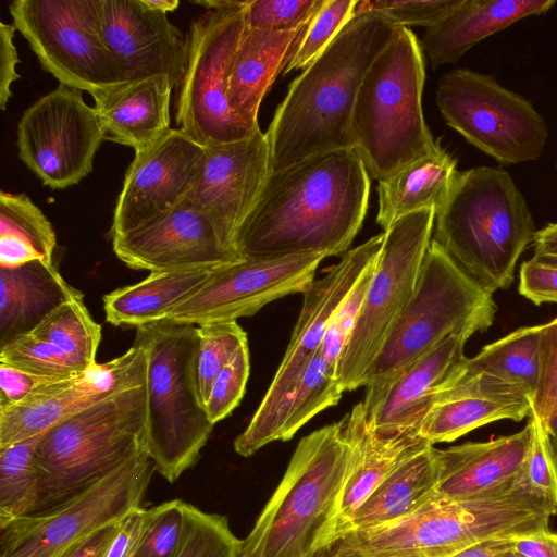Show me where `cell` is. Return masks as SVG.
I'll list each match as a JSON object with an SVG mask.
<instances>
[{
  "label": "cell",
  "mask_w": 557,
  "mask_h": 557,
  "mask_svg": "<svg viewBox=\"0 0 557 557\" xmlns=\"http://www.w3.org/2000/svg\"><path fill=\"white\" fill-rule=\"evenodd\" d=\"M370 175L354 149L310 157L269 173L240 225L242 257L347 252L361 228Z\"/></svg>",
  "instance_id": "1"
},
{
  "label": "cell",
  "mask_w": 557,
  "mask_h": 557,
  "mask_svg": "<svg viewBox=\"0 0 557 557\" xmlns=\"http://www.w3.org/2000/svg\"><path fill=\"white\" fill-rule=\"evenodd\" d=\"M398 28L380 13L356 14L293 81L265 133L269 173L318 154L354 149L358 89Z\"/></svg>",
  "instance_id": "2"
},
{
  "label": "cell",
  "mask_w": 557,
  "mask_h": 557,
  "mask_svg": "<svg viewBox=\"0 0 557 557\" xmlns=\"http://www.w3.org/2000/svg\"><path fill=\"white\" fill-rule=\"evenodd\" d=\"M339 421L302 437L238 557H319L332 544L349 474Z\"/></svg>",
  "instance_id": "3"
},
{
  "label": "cell",
  "mask_w": 557,
  "mask_h": 557,
  "mask_svg": "<svg viewBox=\"0 0 557 557\" xmlns=\"http://www.w3.org/2000/svg\"><path fill=\"white\" fill-rule=\"evenodd\" d=\"M434 231L433 239L491 294L511 285L517 262L536 233L510 174L490 166L458 171Z\"/></svg>",
  "instance_id": "4"
},
{
  "label": "cell",
  "mask_w": 557,
  "mask_h": 557,
  "mask_svg": "<svg viewBox=\"0 0 557 557\" xmlns=\"http://www.w3.org/2000/svg\"><path fill=\"white\" fill-rule=\"evenodd\" d=\"M424 78L421 44L399 27L364 74L352 111L354 150L372 178H386L436 148L422 110Z\"/></svg>",
  "instance_id": "5"
},
{
  "label": "cell",
  "mask_w": 557,
  "mask_h": 557,
  "mask_svg": "<svg viewBox=\"0 0 557 557\" xmlns=\"http://www.w3.org/2000/svg\"><path fill=\"white\" fill-rule=\"evenodd\" d=\"M146 385L119 392L42 433L35 509H52L88 490L146 449ZM30 515V513H29Z\"/></svg>",
  "instance_id": "6"
},
{
  "label": "cell",
  "mask_w": 557,
  "mask_h": 557,
  "mask_svg": "<svg viewBox=\"0 0 557 557\" xmlns=\"http://www.w3.org/2000/svg\"><path fill=\"white\" fill-rule=\"evenodd\" d=\"M136 330L148 361L147 453L156 471L174 483L197 463L214 426L197 392V326L161 320Z\"/></svg>",
  "instance_id": "7"
},
{
  "label": "cell",
  "mask_w": 557,
  "mask_h": 557,
  "mask_svg": "<svg viewBox=\"0 0 557 557\" xmlns=\"http://www.w3.org/2000/svg\"><path fill=\"white\" fill-rule=\"evenodd\" d=\"M527 527L516 494L461 499L435 494L401 520L344 534L327 552L330 557H450L486 540L519 537Z\"/></svg>",
  "instance_id": "8"
},
{
  "label": "cell",
  "mask_w": 557,
  "mask_h": 557,
  "mask_svg": "<svg viewBox=\"0 0 557 557\" xmlns=\"http://www.w3.org/2000/svg\"><path fill=\"white\" fill-rule=\"evenodd\" d=\"M497 306L493 294L466 274L433 238L414 292L379 354L362 386L382 384L467 327L486 331Z\"/></svg>",
  "instance_id": "9"
},
{
  "label": "cell",
  "mask_w": 557,
  "mask_h": 557,
  "mask_svg": "<svg viewBox=\"0 0 557 557\" xmlns=\"http://www.w3.org/2000/svg\"><path fill=\"white\" fill-rule=\"evenodd\" d=\"M384 242L379 234L349 249L304 292V301L280 367L247 428L234 441L235 451L249 457L281 441L301 376L319 351L329 323L364 271L377 259Z\"/></svg>",
  "instance_id": "10"
},
{
  "label": "cell",
  "mask_w": 557,
  "mask_h": 557,
  "mask_svg": "<svg viewBox=\"0 0 557 557\" xmlns=\"http://www.w3.org/2000/svg\"><path fill=\"white\" fill-rule=\"evenodd\" d=\"M247 0H223L206 10L186 34V59L176 87V126L199 145L212 146L252 136L228 103V70L246 28Z\"/></svg>",
  "instance_id": "11"
},
{
  "label": "cell",
  "mask_w": 557,
  "mask_h": 557,
  "mask_svg": "<svg viewBox=\"0 0 557 557\" xmlns=\"http://www.w3.org/2000/svg\"><path fill=\"white\" fill-rule=\"evenodd\" d=\"M435 101L448 126L502 165L536 160L545 148V119L491 74L451 70L441 76Z\"/></svg>",
  "instance_id": "12"
},
{
  "label": "cell",
  "mask_w": 557,
  "mask_h": 557,
  "mask_svg": "<svg viewBox=\"0 0 557 557\" xmlns=\"http://www.w3.org/2000/svg\"><path fill=\"white\" fill-rule=\"evenodd\" d=\"M433 210L410 213L384 233V242L357 322L337 368L344 392L362 386L385 338L410 300L435 223Z\"/></svg>",
  "instance_id": "13"
},
{
  "label": "cell",
  "mask_w": 557,
  "mask_h": 557,
  "mask_svg": "<svg viewBox=\"0 0 557 557\" xmlns=\"http://www.w3.org/2000/svg\"><path fill=\"white\" fill-rule=\"evenodd\" d=\"M16 30L60 84L98 92L127 82L102 36L99 0H14Z\"/></svg>",
  "instance_id": "14"
},
{
  "label": "cell",
  "mask_w": 557,
  "mask_h": 557,
  "mask_svg": "<svg viewBox=\"0 0 557 557\" xmlns=\"http://www.w3.org/2000/svg\"><path fill=\"white\" fill-rule=\"evenodd\" d=\"M156 466L146 449L101 481L47 511L0 528V557H54L75 542L141 507Z\"/></svg>",
  "instance_id": "15"
},
{
  "label": "cell",
  "mask_w": 557,
  "mask_h": 557,
  "mask_svg": "<svg viewBox=\"0 0 557 557\" xmlns=\"http://www.w3.org/2000/svg\"><path fill=\"white\" fill-rule=\"evenodd\" d=\"M107 133L95 107L83 91L59 84L22 114L16 128L21 161L52 189H65L84 180Z\"/></svg>",
  "instance_id": "16"
},
{
  "label": "cell",
  "mask_w": 557,
  "mask_h": 557,
  "mask_svg": "<svg viewBox=\"0 0 557 557\" xmlns=\"http://www.w3.org/2000/svg\"><path fill=\"white\" fill-rule=\"evenodd\" d=\"M327 256L320 252L244 257L215 269L211 276L163 320L202 325L250 317L263 306L295 293H302Z\"/></svg>",
  "instance_id": "17"
},
{
  "label": "cell",
  "mask_w": 557,
  "mask_h": 557,
  "mask_svg": "<svg viewBox=\"0 0 557 557\" xmlns=\"http://www.w3.org/2000/svg\"><path fill=\"white\" fill-rule=\"evenodd\" d=\"M111 239L121 261L132 269L150 272L216 269L244 258L212 218L188 196Z\"/></svg>",
  "instance_id": "18"
},
{
  "label": "cell",
  "mask_w": 557,
  "mask_h": 557,
  "mask_svg": "<svg viewBox=\"0 0 557 557\" xmlns=\"http://www.w3.org/2000/svg\"><path fill=\"white\" fill-rule=\"evenodd\" d=\"M147 369L146 346L136 337L123 355L106 363H96L79 375L55 382L0 410V449L41 434L119 392L146 385Z\"/></svg>",
  "instance_id": "19"
},
{
  "label": "cell",
  "mask_w": 557,
  "mask_h": 557,
  "mask_svg": "<svg viewBox=\"0 0 557 557\" xmlns=\"http://www.w3.org/2000/svg\"><path fill=\"white\" fill-rule=\"evenodd\" d=\"M206 147L170 128L135 152L117 196L110 237L132 231L186 198L201 175Z\"/></svg>",
  "instance_id": "20"
},
{
  "label": "cell",
  "mask_w": 557,
  "mask_h": 557,
  "mask_svg": "<svg viewBox=\"0 0 557 557\" xmlns=\"http://www.w3.org/2000/svg\"><path fill=\"white\" fill-rule=\"evenodd\" d=\"M475 332L454 333L391 380L367 386L362 406L372 431L381 437L419 435L436 397L459 375L465 345Z\"/></svg>",
  "instance_id": "21"
},
{
  "label": "cell",
  "mask_w": 557,
  "mask_h": 557,
  "mask_svg": "<svg viewBox=\"0 0 557 557\" xmlns=\"http://www.w3.org/2000/svg\"><path fill=\"white\" fill-rule=\"evenodd\" d=\"M102 36L126 81L169 77L176 89L185 66L186 36L168 14L144 0H99Z\"/></svg>",
  "instance_id": "22"
},
{
  "label": "cell",
  "mask_w": 557,
  "mask_h": 557,
  "mask_svg": "<svg viewBox=\"0 0 557 557\" xmlns=\"http://www.w3.org/2000/svg\"><path fill=\"white\" fill-rule=\"evenodd\" d=\"M268 175L269 146L260 129L245 139L206 148L201 175L188 197L212 218L237 249L238 230Z\"/></svg>",
  "instance_id": "23"
},
{
  "label": "cell",
  "mask_w": 557,
  "mask_h": 557,
  "mask_svg": "<svg viewBox=\"0 0 557 557\" xmlns=\"http://www.w3.org/2000/svg\"><path fill=\"white\" fill-rule=\"evenodd\" d=\"M530 444L528 422L523 430L508 436L437 449L435 493L454 499L480 498L530 486L523 474Z\"/></svg>",
  "instance_id": "24"
},
{
  "label": "cell",
  "mask_w": 557,
  "mask_h": 557,
  "mask_svg": "<svg viewBox=\"0 0 557 557\" xmlns=\"http://www.w3.org/2000/svg\"><path fill=\"white\" fill-rule=\"evenodd\" d=\"M339 424L350 447V466L335 521L332 544L346 532L354 515L374 490L405 459L430 444L419 435L406 434L393 437L376 435L368 422L362 401L355 405Z\"/></svg>",
  "instance_id": "25"
},
{
  "label": "cell",
  "mask_w": 557,
  "mask_h": 557,
  "mask_svg": "<svg viewBox=\"0 0 557 557\" xmlns=\"http://www.w3.org/2000/svg\"><path fill=\"white\" fill-rule=\"evenodd\" d=\"M532 413V400L511 388L481 380H456L435 399L419 435L434 445L451 442L499 420L521 421Z\"/></svg>",
  "instance_id": "26"
},
{
  "label": "cell",
  "mask_w": 557,
  "mask_h": 557,
  "mask_svg": "<svg viewBox=\"0 0 557 557\" xmlns=\"http://www.w3.org/2000/svg\"><path fill=\"white\" fill-rule=\"evenodd\" d=\"M311 21L297 30L245 28L228 70V103L235 117L250 129H260L261 101L293 59Z\"/></svg>",
  "instance_id": "27"
},
{
  "label": "cell",
  "mask_w": 557,
  "mask_h": 557,
  "mask_svg": "<svg viewBox=\"0 0 557 557\" xmlns=\"http://www.w3.org/2000/svg\"><path fill=\"white\" fill-rule=\"evenodd\" d=\"M174 87L164 75L127 81L92 96L107 140L139 151L163 136L170 127Z\"/></svg>",
  "instance_id": "28"
},
{
  "label": "cell",
  "mask_w": 557,
  "mask_h": 557,
  "mask_svg": "<svg viewBox=\"0 0 557 557\" xmlns=\"http://www.w3.org/2000/svg\"><path fill=\"white\" fill-rule=\"evenodd\" d=\"M555 4L554 0H461L425 30L421 47L433 69L455 63L484 38L524 17L544 14Z\"/></svg>",
  "instance_id": "29"
},
{
  "label": "cell",
  "mask_w": 557,
  "mask_h": 557,
  "mask_svg": "<svg viewBox=\"0 0 557 557\" xmlns=\"http://www.w3.org/2000/svg\"><path fill=\"white\" fill-rule=\"evenodd\" d=\"M75 297L84 296L53 263L36 260L15 268L0 267V346L33 332L53 310Z\"/></svg>",
  "instance_id": "30"
},
{
  "label": "cell",
  "mask_w": 557,
  "mask_h": 557,
  "mask_svg": "<svg viewBox=\"0 0 557 557\" xmlns=\"http://www.w3.org/2000/svg\"><path fill=\"white\" fill-rule=\"evenodd\" d=\"M456 166L457 160L438 143L431 153L380 180L376 223L383 232L413 212L433 210L436 214L448 198L458 173Z\"/></svg>",
  "instance_id": "31"
},
{
  "label": "cell",
  "mask_w": 557,
  "mask_h": 557,
  "mask_svg": "<svg viewBox=\"0 0 557 557\" xmlns=\"http://www.w3.org/2000/svg\"><path fill=\"white\" fill-rule=\"evenodd\" d=\"M438 476L437 448L426 444L374 490L356 511L344 534L391 524L416 512L436 494Z\"/></svg>",
  "instance_id": "32"
},
{
  "label": "cell",
  "mask_w": 557,
  "mask_h": 557,
  "mask_svg": "<svg viewBox=\"0 0 557 557\" xmlns=\"http://www.w3.org/2000/svg\"><path fill=\"white\" fill-rule=\"evenodd\" d=\"M214 270L150 272L145 280L117 288L103 297L106 319L115 326L128 325L136 329L161 321L203 285Z\"/></svg>",
  "instance_id": "33"
},
{
  "label": "cell",
  "mask_w": 557,
  "mask_h": 557,
  "mask_svg": "<svg viewBox=\"0 0 557 557\" xmlns=\"http://www.w3.org/2000/svg\"><path fill=\"white\" fill-rule=\"evenodd\" d=\"M540 325L520 327L467 358L458 379H480L534 399L540 374Z\"/></svg>",
  "instance_id": "34"
},
{
  "label": "cell",
  "mask_w": 557,
  "mask_h": 557,
  "mask_svg": "<svg viewBox=\"0 0 557 557\" xmlns=\"http://www.w3.org/2000/svg\"><path fill=\"white\" fill-rule=\"evenodd\" d=\"M55 232L39 207L24 193L0 191V267L32 261L53 263Z\"/></svg>",
  "instance_id": "35"
},
{
  "label": "cell",
  "mask_w": 557,
  "mask_h": 557,
  "mask_svg": "<svg viewBox=\"0 0 557 557\" xmlns=\"http://www.w3.org/2000/svg\"><path fill=\"white\" fill-rule=\"evenodd\" d=\"M41 436L0 449V528L35 509L39 483L35 450Z\"/></svg>",
  "instance_id": "36"
},
{
  "label": "cell",
  "mask_w": 557,
  "mask_h": 557,
  "mask_svg": "<svg viewBox=\"0 0 557 557\" xmlns=\"http://www.w3.org/2000/svg\"><path fill=\"white\" fill-rule=\"evenodd\" d=\"M83 298L62 304L30 333L54 344L87 370L97 363L101 326L90 315Z\"/></svg>",
  "instance_id": "37"
},
{
  "label": "cell",
  "mask_w": 557,
  "mask_h": 557,
  "mask_svg": "<svg viewBox=\"0 0 557 557\" xmlns=\"http://www.w3.org/2000/svg\"><path fill=\"white\" fill-rule=\"evenodd\" d=\"M343 389L337 371L318 351L309 361L283 426L281 441L290 440L314 416L338 403Z\"/></svg>",
  "instance_id": "38"
},
{
  "label": "cell",
  "mask_w": 557,
  "mask_h": 557,
  "mask_svg": "<svg viewBox=\"0 0 557 557\" xmlns=\"http://www.w3.org/2000/svg\"><path fill=\"white\" fill-rule=\"evenodd\" d=\"M183 530L172 557H238L240 540L226 516L208 513L183 502Z\"/></svg>",
  "instance_id": "39"
},
{
  "label": "cell",
  "mask_w": 557,
  "mask_h": 557,
  "mask_svg": "<svg viewBox=\"0 0 557 557\" xmlns=\"http://www.w3.org/2000/svg\"><path fill=\"white\" fill-rule=\"evenodd\" d=\"M195 377L200 403H206L212 383L222 369L247 344L246 332L236 321L212 322L197 326Z\"/></svg>",
  "instance_id": "40"
},
{
  "label": "cell",
  "mask_w": 557,
  "mask_h": 557,
  "mask_svg": "<svg viewBox=\"0 0 557 557\" xmlns=\"http://www.w3.org/2000/svg\"><path fill=\"white\" fill-rule=\"evenodd\" d=\"M0 363L59 377L76 376L86 371L58 346L33 333L16 336L1 345Z\"/></svg>",
  "instance_id": "41"
},
{
  "label": "cell",
  "mask_w": 557,
  "mask_h": 557,
  "mask_svg": "<svg viewBox=\"0 0 557 557\" xmlns=\"http://www.w3.org/2000/svg\"><path fill=\"white\" fill-rule=\"evenodd\" d=\"M356 3L357 0H326L312 18L284 74L307 67L354 16Z\"/></svg>",
  "instance_id": "42"
},
{
  "label": "cell",
  "mask_w": 557,
  "mask_h": 557,
  "mask_svg": "<svg viewBox=\"0 0 557 557\" xmlns=\"http://www.w3.org/2000/svg\"><path fill=\"white\" fill-rule=\"evenodd\" d=\"M326 0H247L246 27L274 32L297 30L308 24Z\"/></svg>",
  "instance_id": "43"
},
{
  "label": "cell",
  "mask_w": 557,
  "mask_h": 557,
  "mask_svg": "<svg viewBox=\"0 0 557 557\" xmlns=\"http://www.w3.org/2000/svg\"><path fill=\"white\" fill-rule=\"evenodd\" d=\"M461 0H357L354 15L372 11L399 27L435 26L449 15Z\"/></svg>",
  "instance_id": "44"
},
{
  "label": "cell",
  "mask_w": 557,
  "mask_h": 557,
  "mask_svg": "<svg viewBox=\"0 0 557 557\" xmlns=\"http://www.w3.org/2000/svg\"><path fill=\"white\" fill-rule=\"evenodd\" d=\"M183 502L172 499L146 509V523L134 557L173 556L183 530Z\"/></svg>",
  "instance_id": "45"
},
{
  "label": "cell",
  "mask_w": 557,
  "mask_h": 557,
  "mask_svg": "<svg viewBox=\"0 0 557 557\" xmlns=\"http://www.w3.org/2000/svg\"><path fill=\"white\" fill-rule=\"evenodd\" d=\"M250 372L248 343L222 369L211 385L206 412L212 424L228 417L244 397Z\"/></svg>",
  "instance_id": "46"
},
{
  "label": "cell",
  "mask_w": 557,
  "mask_h": 557,
  "mask_svg": "<svg viewBox=\"0 0 557 557\" xmlns=\"http://www.w3.org/2000/svg\"><path fill=\"white\" fill-rule=\"evenodd\" d=\"M375 263L376 260L364 271L349 295L333 314L319 349L324 360L336 371L357 322L366 292L375 269Z\"/></svg>",
  "instance_id": "47"
},
{
  "label": "cell",
  "mask_w": 557,
  "mask_h": 557,
  "mask_svg": "<svg viewBox=\"0 0 557 557\" xmlns=\"http://www.w3.org/2000/svg\"><path fill=\"white\" fill-rule=\"evenodd\" d=\"M531 444L523 468L527 482L534 490L557 502V456L545 425L533 413L528 417Z\"/></svg>",
  "instance_id": "48"
},
{
  "label": "cell",
  "mask_w": 557,
  "mask_h": 557,
  "mask_svg": "<svg viewBox=\"0 0 557 557\" xmlns=\"http://www.w3.org/2000/svg\"><path fill=\"white\" fill-rule=\"evenodd\" d=\"M540 374L532 413L545 424L557 411V318L540 325Z\"/></svg>",
  "instance_id": "49"
},
{
  "label": "cell",
  "mask_w": 557,
  "mask_h": 557,
  "mask_svg": "<svg viewBox=\"0 0 557 557\" xmlns=\"http://www.w3.org/2000/svg\"><path fill=\"white\" fill-rule=\"evenodd\" d=\"M64 379L67 377L38 374L0 363V410L12 407Z\"/></svg>",
  "instance_id": "50"
},
{
  "label": "cell",
  "mask_w": 557,
  "mask_h": 557,
  "mask_svg": "<svg viewBox=\"0 0 557 557\" xmlns=\"http://www.w3.org/2000/svg\"><path fill=\"white\" fill-rule=\"evenodd\" d=\"M518 290L536 306L557 304V265L533 257L524 261L520 268Z\"/></svg>",
  "instance_id": "51"
},
{
  "label": "cell",
  "mask_w": 557,
  "mask_h": 557,
  "mask_svg": "<svg viewBox=\"0 0 557 557\" xmlns=\"http://www.w3.org/2000/svg\"><path fill=\"white\" fill-rule=\"evenodd\" d=\"M15 30L13 23L0 22V109L3 111L12 96L11 86L20 78L16 71L18 52L13 42Z\"/></svg>",
  "instance_id": "52"
},
{
  "label": "cell",
  "mask_w": 557,
  "mask_h": 557,
  "mask_svg": "<svg viewBox=\"0 0 557 557\" xmlns=\"http://www.w3.org/2000/svg\"><path fill=\"white\" fill-rule=\"evenodd\" d=\"M146 523V509L136 508L126 515L113 536L104 557H134Z\"/></svg>",
  "instance_id": "53"
},
{
  "label": "cell",
  "mask_w": 557,
  "mask_h": 557,
  "mask_svg": "<svg viewBox=\"0 0 557 557\" xmlns=\"http://www.w3.org/2000/svg\"><path fill=\"white\" fill-rule=\"evenodd\" d=\"M120 523L121 521L98 529L54 557H104Z\"/></svg>",
  "instance_id": "54"
},
{
  "label": "cell",
  "mask_w": 557,
  "mask_h": 557,
  "mask_svg": "<svg viewBox=\"0 0 557 557\" xmlns=\"http://www.w3.org/2000/svg\"><path fill=\"white\" fill-rule=\"evenodd\" d=\"M513 549L524 557H557V533L546 530L518 537Z\"/></svg>",
  "instance_id": "55"
},
{
  "label": "cell",
  "mask_w": 557,
  "mask_h": 557,
  "mask_svg": "<svg viewBox=\"0 0 557 557\" xmlns=\"http://www.w3.org/2000/svg\"><path fill=\"white\" fill-rule=\"evenodd\" d=\"M533 245V258L557 265V222L548 223L545 227L536 231Z\"/></svg>",
  "instance_id": "56"
},
{
  "label": "cell",
  "mask_w": 557,
  "mask_h": 557,
  "mask_svg": "<svg viewBox=\"0 0 557 557\" xmlns=\"http://www.w3.org/2000/svg\"><path fill=\"white\" fill-rule=\"evenodd\" d=\"M516 539H492L462 550L457 552L450 557H498L503 552L513 549Z\"/></svg>",
  "instance_id": "57"
},
{
  "label": "cell",
  "mask_w": 557,
  "mask_h": 557,
  "mask_svg": "<svg viewBox=\"0 0 557 557\" xmlns=\"http://www.w3.org/2000/svg\"><path fill=\"white\" fill-rule=\"evenodd\" d=\"M144 1L149 8L153 9L156 11L165 13V14L175 11L177 9V7L180 5L178 0H144Z\"/></svg>",
  "instance_id": "58"
},
{
  "label": "cell",
  "mask_w": 557,
  "mask_h": 557,
  "mask_svg": "<svg viewBox=\"0 0 557 557\" xmlns=\"http://www.w3.org/2000/svg\"><path fill=\"white\" fill-rule=\"evenodd\" d=\"M557 456V411L544 424Z\"/></svg>",
  "instance_id": "59"
},
{
  "label": "cell",
  "mask_w": 557,
  "mask_h": 557,
  "mask_svg": "<svg viewBox=\"0 0 557 557\" xmlns=\"http://www.w3.org/2000/svg\"><path fill=\"white\" fill-rule=\"evenodd\" d=\"M498 557H524V556L519 554L515 549H508V550L503 552Z\"/></svg>",
  "instance_id": "60"
},
{
  "label": "cell",
  "mask_w": 557,
  "mask_h": 557,
  "mask_svg": "<svg viewBox=\"0 0 557 557\" xmlns=\"http://www.w3.org/2000/svg\"><path fill=\"white\" fill-rule=\"evenodd\" d=\"M556 166H557V163H556Z\"/></svg>",
  "instance_id": "61"
}]
</instances>
